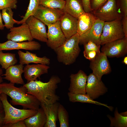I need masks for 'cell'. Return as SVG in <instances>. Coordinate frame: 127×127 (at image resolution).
I'll return each mask as SVG.
<instances>
[{
    "label": "cell",
    "mask_w": 127,
    "mask_h": 127,
    "mask_svg": "<svg viewBox=\"0 0 127 127\" xmlns=\"http://www.w3.org/2000/svg\"><path fill=\"white\" fill-rule=\"evenodd\" d=\"M41 47V44L39 42L33 40L16 42L8 40L4 43H0V51L20 49L32 51L39 50Z\"/></svg>",
    "instance_id": "17"
},
{
    "label": "cell",
    "mask_w": 127,
    "mask_h": 127,
    "mask_svg": "<svg viewBox=\"0 0 127 127\" xmlns=\"http://www.w3.org/2000/svg\"><path fill=\"white\" fill-rule=\"evenodd\" d=\"M64 13L62 10L46 7L40 5L33 16L48 26L59 20Z\"/></svg>",
    "instance_id": "7"
},
{
    "label": "cell",
    "mask_w": 127,
    "mask_h": 127,
    "mask_svg": "<svg viewBox=\"0 0 127 127\" xmlns=\"http://www.w3.org/2000/svg\"><path fill=\"white\" fill-rule=\"evenodd\" d=\"M102 52L110 57H120L127 52V38H124L106 43L103 45Z\"/></svg>",
    "instance_id": "8"
},
{
    "label": "cell",
    "mask_w": 127,
    "mask_h": 127,
    "mask_svg": "<svg viewBox=\"0 0 127 127\" xmlns=\"http://www.w3.org/2000/svg\"><path fill=\"white\" fill-rule=\"evenodd\" d=\"M20 64L23 65L28 64L30 63L41 64L48 65L50 63V60L46 56L42 57L38 56L36 54L26 51L24 52L18 50Z\"/></svg>",
    "instance_id": "20"
},
{
    "label": "cell",
    "mask_w": 127,
    "mask_h": 127,
    "mask_svg": "<svg viewBox=\"0 0 127 127\" xmlns=\"http://www.w3.org/2000/svg\"><path fill=\"white\" fill-rule=\"evenodd\" d=\"M4 127H26L24 120H21L16 122L5 125Z\"/></svg>",
    "instance_id": "37"
},
{
    "label": "cell",
    "mask_w": 127,
    "mask_h": 127,
    "mask_svg": "<svg viewBox=\"0 0 127 127\" xmlns=\"http://www.w3.org/2000/svg\"><path fill=\"white\" fill-rule=\"evenodd\" d=\"M24 67V65L20 64L10 66L6 70L5 73L2 75L4 76L3 79L14 84H24V82L22 77Z\"/></svg>",
    "instance_id": "19"
},
{
    "label": "cell",
    "mask_w": 127,
    "mask_h": 127,
    "mask_svg": "<svg viewBox=\"0 0 127 127\" xmlns=\"http://www.w3.org/2000/svg\"><path fill=\"white\" fill-rule=\"evenodd\" d=\"M34 115L24 120L26 127H43L46 122V117L43 108L40 107Z\"/></svg>",
    "instance_id": "24"
},
{
    "label": "cell",
    "mask_w": 127,
    "mask_h": 127,
    "mask_svg": "<svg viewBox=\"0 0 127 127\" xmlns=\"http://www.w3.org/2000/svg\"><path fill=\"white\" fill-rule=\"evenodd\" d=\"M107 56L103 53L100 52L96 57L91 61L90 67L92 73L99 80L102 76L110 73L111 69Z\"/></svg>",
    "instance_id": "10"
},
{
    "label": "cell",
    "mask_w": 127,
    "mask_h": 127,
    "mask_svg": "<svg viewBox=\"0 0 127 127\" xmlns=\"http://www.w3.org/2000/svg\"><path fill=\"white\" fill-rule=\"evenodd\" d=\"M99 53L95 51L83 52L85 57L90 61L95 59L97 55Z\"/></svg>",
    "instance_id": "36"
},
{
    "label": "cell",
    "mask_w": 127,
    "mask_h": 127,
    "mask_svg": "<svg viewBox=\"0 0 127 127\" xmlns=\"http://www.w3.org/2000/svg\"><path fill=\"white\" fill-rule=\"evenodd\" d=\"M18 61L14 53H4L0 51V65L5 70L10 66L16 64Z\"/></svg>",
    "instance_id": "26"
},
{
    "label": "cell",
    "mask_w": 127,
    "mask_h": 127,
    "mask_svg": "<svg viewBox=\"0 0 127 127\" xmlns=\"http://www.w3.org/2000/svg\"><path fill=\"white\" fill-rule=\"evenodd\" d=\"M83 45L84 52L95 51L98 53L100 52V45H98L92 41H89Z\"/></svg>",
    "instance_id": "34"
},
{
    "label": "cell",
    "mask_w": 127,
    "mask_h": 127,
    "mask_svg": "<svg viewBox=\"0 0 127 127\" xmlns=\"http://www.w3.org/2000/svg\"><path fill=\"white\" fill-rule=\"evenodd\" d=\"M58 119L60 127H69L68 113L64 106L60 103L58 110Z\"/></svg>",
    "instance_id": "29"
},
{
    "label": "cell",
    "mask_w": 127,
    "mask_h": 127,
    "mask_svg": "<svg viewBox=\"0 0 127 127\" xmlns=\"http://www.w3.org/2000/svg\"><path fill=\"white\" fill-rule=\"evenodd\" d=\"M7 96L4 93L0 94V99L5 113L4 126L19 121L24 120L34 115L37 112V110L19 109L15 107L8 102Z\"/></svg>",
    "instance_id": "4"
},
{
    "label": "cell",
    "mask_w": 127,
    "mask_h": 127,
    "mask_svg": "<svg viewBox=\"0 0 127 127\" xmlns=\"http://www.w3.org/2000/svg\"><path fill=\"white\" fill-rule=\"evenodd\" d=\"M121 19L105 22L101 36L100 45L125 37Z\"/></svg>",
    "instance_id": "5"
},
{
    "label": "cell",
    "mask_w": 127,
    "mask_h": 127,
    "mask_svg": "<svg viewBox=\"0 0 127 127\" xmlns=\"http://www.w3.org/2000/svg\"><path fill=\"white\" fill-rule=\"evenodd\" d=\"M60 103L58 102L52 104L45 105L41 104L46 117V122L44 127H56L58 119V112Z\"/></svg>",
    "instance_id": "21"
},
{
    "label": "cell",
    "mask_w": 127,
    "mask_h": 127,
    "mask_svg": "<svg viewBox=\"0 0 127 127\" xmlns=\"http://www.w3.org/2000/svg\"><path fill=\"white\" fill-rule=\"evenodd\" d=\"M59 21L60 28L67 40L77 33V19L64 12Z\"/></svg>",
    "instance_id": "16"
},
{
    "label": "cell",
    "mask_w": 127,
    "mask_h": 127,
    "mask_svg": "<svg viewBox=\"0 0 127 127\" xmlns=\"http://www.w3.org/2000/svg\"><path fill=\"white\" fill-rule=\"evenodd\" d=\"M64 0H40V5L44 7L63 10L65 4Z\"/></svg>",
    "instance_id": "31"
},
{
    "label": "cell",
    "mask_w": 127,
    "mask_h": 127,
    "mask_svg": "<svg viewBox=\"0 0 127 127\" xmlns=\"http://www.w3.org/2000/svg\"><path fill=\"white\" fill-rule=\"evenodd\" d=\"M17 0H0V10L10 8H17Z\"/></svg>",
    "instance_id": "32"
},
{
    "label": "cell",
    "mask_w": 127,
    "mask_h": 127,
    "mask_svg": "<svg viewBox=\"0 0 127 127\" xmlns=\"http://www.w3.org/2000/svg\"><path fill=\"white\" fill-rule=\"evenodd\" d=\"M107 0H90V4L92 11H94L100 7L104 4Z\"/></svg>",
    "instance_id": "35"
},
{
    "label": "cell",
    "mask_w": 127,
    "mask_h": 127,
    "mask_svg": "<svg viewBox=\"0 0 127 127\" xmlns=\"http://www.w3.org/2000/svg\"><path fill=\"white\" fill-rule=\"evenodd\" d=\"M107 89L101 80H99L92 73L87 76L86 94L93 99L105 93Z\"/></svg>",
    "instance_id": "13"
},
{
    "label": "cell",
    "mask_w": 127,
    "mask_h": 127,
    "mask_svg": "<svg viewBox=\"0 0 127 127\" xmlns=\"http://www.w3.org/2000/svg\"><path fill=\"white\" fill-rule=\"evenodd\" d=\"M61 81L57 76L53 75L49 80L44 82L36 80L23 85L26 88L27 93L35 97L41 104L49 105L58 102L59 97L56 94L58 84Z\"/></svg>",
    "instance_id": "1"
},
{
    "label": "cell",
    "mask_w": 127,
    "mask_h": 127,
    "mask_svg": "<svg viewBox=\"0 0 127 127\" xmlns=\"http://www.w3.org/2000/svg\"><path fill=\"white\" fill-rule=\"evenodd\" d=\"M40 0H29V4L24 16L22 19L20 21L16 20V24H21L25 22L29 16H33L34 14L40 5Z\"/></svg>",
    "instance_id": "30"
},
{
    "label": "cell",
    "mask_w": 127,
    "mask_h": 127,
    "mask_svg": "<svg viewBox=\"0 0 127 127\" xmlns=\"http://www.w3.org/2000/svg\"><path fill=\"white\" fill-rule=\"evenodd\" d=\"M20 26L13 27L10 29V32L7 36L8 40L14 42H20L32 41V37L28 26L25 22L22 23Z\"/></svg>",
    "instance_id": "15"
},
{
    "label": "cell",
    "mask_w": 127,
    "mask_h": 127,
    "mask_svg": "<svg viewBox=\"0 0 127 127\" xmlns=\"http://www.w3.org/2000/svg\"><path fill=\"white\" fill-rule=\"evenodd\" d=\"M80 36L77 33L54 50L58 61L66 65H70L75 61L81 51L79 47Z\"/></svg>",
    "instance_id": "3"
},
{
    "label": "cell",
    "mask_w": 127,
    "mask_h": 127,
    "mask_svg": "<svg viewBox=\"0 0 127 127\" xmlns=\"http://www.w3.org/2000/svg\"><path fill=\"white\" fill-rule=\"evenodd\" d=\"M3 108L2 103L0 97V108Z\"/></svg>",
    "instance_id": "44"
},
{
    "label": "cell",
    "mask_w": 127,
    "mask_h": 127,
    "mask_svg": "<svg viewBox=\"0 0 127 127\" xmlns=\"http://www.w3.org/2000/svg\"><path fill=\"white\" fill-rule=\"evenodd\" d=\"M122 62L123 64L126 65L127 64V56H126L124 57L122 61Z\"/></svg>",
    "instance_id": "43"
},
{
    "label": "cell",
    "mask_w": 127,
    "mask_h": 127,
    "mask_svg": "<svg viewBox=\"0 0 127 127\" xmlns=\"http://www.w3.org/2000/svg\"><path fill=\"white\" fill-rule=\"evenodd\" d=\"M91 12L104 22L122 19L123 17L118 9L115 0H108L102 6Z\"/></svg>",
    "instance_id": "6"
},
{
    "label": "cell",
    "mask_w": 127,
    "mask_h": 127,
    "mask_svg": "<svg viewBox=\"0 0 127 127\" xmlns=\"http://www.w3.org/2000/svg\"><path fill=\"white\" fill-rule=\"evenodd\" d=\"M12 9L8 8L2 10L1 14L4 23V25L7 29H10L13 27L14 24H16V20L13 18L14 12Z\"/></svg>",
    "instance_id": "28"
},
{
    "label": "cell",
    "mask_w": 127,
    "mask_h": 127,
    "mask_svg": "<svg viewBox=\"0 0 127 127\" xmlns=\"http://www.w3.org/2000/svg\"><path fill=\"white\" fill-rule=\"evenodd\" d=\"M4 27V25L3 24V19L2 14L0 11V30H3Z\"/></svg>",
    "instance_id": "41"
},
{
    "label": "cell",
    "mask_w": 127,
    "mask_h": 127,
    "mask_svg": "<svg viewBox=\"0 0 127 127\" xmlns=\"http://www.w3.org/2000/svg\"><path fill=\"white\" fill-rule=\"evenodd\" d=\"M5 113L3 108H0V127H3L4 125Z\"/></svg>",
    "instance_id": "40"
},
{
    "label": "cell",
    "mask_w": 127,
    "mask_h": 127,
    "mask_svg": "<svg viewBox=\"0 0 127 127\" xmlns=\"http://www.w3.org/2000/svg\"><path fill=\"white\" fill-rule=\"evenodd\" d=\"M47 46L53 49L63 44L67 40L60 28L59 20L47 26Z\"/></svg>",
    "instance_id": "9"
},
{
    "label": "cell",
    "mask_w": 127,
    "mask_h": 127,
    "mask_svg": "<svg viewBox=\"0 0 127 127\" xmlns=\"http://www.w3.org/2000/svg\"><path fill=\"white\" fill-rule=\"evenodd\" d=\"M117 7L123 16H127V0H115Z\"/></svg>",
    "instance_id": "33"
},
{
    "label": "cell",
    "mask_w": 127,
    "mask_h": 127,
    "mask_svg": "<svg viewBox=\"0 0 127 127\" xmlns=\"http://www.w3.org/2000/svg\"><path fill=\"white\" fill-rule=\"evenodd\" d=\"M3 74V72L2 70L0 68V83L3 82V78L2 77V75Z\"/></svg>",
    "instance_id": "42"
},
{
    "label": "cell",
    "mask_w": 127,
    "mask_h": 127,
    "mask_svg": "<svg viewBox=\"0 0 127 127\" xmlns=\"http://www.w3.org/2000/svg\"><path fill=\"white\" fill-rule=\"evenodd\" d=\"M121 22L125 37L127 38V16H123L121 19Z\"/></svg>",
    "instance_id": "39"
},
{
    "label": "cell",
    "mask_w": 127,
    "mask_h": 127,
    "mask_svg": "<svg viewBox=\"0 0 127 127\" xmlns=\"http://www.w3.org/2000/svg\"><path fill=\"white\" fill-rule=\"evenodd\" d=\"M108 117L111 121V127H127V117L119 114L116 108L115 112V117L113 118L109 115Z\"/></svg>",
    "instance_id": "27"
},
{
    "label": "cell",
    "mask_w": 127,
    "mask_h": 127,
    "mask_svg": "<svg viewBox=\"0 0 127 127\" xmlns=\"http://www.w3.org/2000/svg\"><path fill=\"white\" fill-rule=\"evenodd\" d=\"M27 92L26 88L23 85L17 87L10 82L0 83V94L4 93L9 96L11 99L10 101L12 105H20L24 109L38 110L40 107V103Z\"/></svg>",
    "instance_id": "2"
},
{
    "label": "cell",
    "mask_w": 127,
    "mask_h": 127,
    "mask_svg": "<svg viewBox=\"0 0 127 127\" xmlns=\"http://www.w3.org/2000/svg\"><path fill=\"white\" fill-rule=\"evenodd\" d=\"M104 22L97 19L91 28L80 36L79 44H83L91 41L100 45V37Z\"/></svg>",
    "instance_id": "12"
},
{
    "label": "cell",
    "mask_w": 127,
    "mask_h": 127,
    "mask_svg": "<svg viewBox=\"0 0 127 127\" xmlns=\"http://www.w3.org/2000/svg\"><path fill=\"white\" fill-rule=\"evenodd\" d=\"M67 95L69 101L71 102H79L93 103L106 107L111 111L113 109L112 107L109 106L106 104L94 100L86 93L75 94L69 92L67 93Z\"/></svg>",
    "instance_id": "25"
},
{
    "label": "cell",
    "mask_w": 127,
    "mask_h": 127,
    "mask_svg": "<svg viewBox=\"0 0 127 127\" xmlns=\"http://www.w3.org/2000/svg\"><path fill=\"white\" fill-rule=\"evenodd\" d=\"M28 25L31 36L33 39L46 43L47 32L45 25L33 16L28 17L25 22Z\"/></svg>",
    "instance_id": "11"
},
{
    "label": "cell",
    "mask_w": 127,
    "mask_h": 127,
    "mask_svg": "<svg viewBox=\"0 0 127 127\" xmlns=\"http://www.w3.org/2000/svg\"><path fill=\"white\" fill-rule=\"evenodd\" d=\"M97 18L91 12H85L79 17L77 21V33L80 36L93 25Z\"/></svg>",
    "instance_id": "22"
},
{
    "label": "cell",
    "mask_w": 127,
    "mask_h": 127,
    "mask_svg": "<svg viewBox=\"0 0 127 127\" xmlns=\"http://www.w3.org/2000/svg\"><path fill=\"white\" fill-rule=\"evenodd\" d=\"M63 12L77 19L85 12L81 0H66Z\"/></svg>",
    "instance_id": "23"
},
{
    "label": "cell",
    "mask_w": 127,
    "mask_h": 127,
    "mask_svg": "<svg viewBox=\"0 0 127 127\" xmlns=\"http://www.w3.org/2000/svg\"><path fill=\"white\" fill-rule=\"evenodd\" d=\"M83 10L85 12H89L92 11L90 0H81Z\"/></svg>",
    "instance_id": "38"
},
{
    "label": "cell",
    "mask_w": 127,
    "mask_h": 127,
    "mask_svg": "<svg viewBox=\"0 0 127 127\" xmlns=\"http://www.w3.org/2000/svg\"><path fill=\"white\" fill-rule=\"evenodd\" d=\"M50 67L41 64H27L24 67V76L27 82L36 80L42 75L47 73Z\"/></svg>",
    "instance_id": "18"
},
{
    "label": "cell",
    "mask_w": 127,
    "mask_h": 127,
    "mask_svg": "<svg viewBox=\"0 0 127 127\" xmlns=\"http://www.w3.org/2000/svg\"><path fill=\"white\" fill-rule=\"evenodd\" d=\"M87 76L81 70L76 74H71L70 77V83L68 88L69 92L75 94L86 93Z\"/></svg>",
    "instance_id": "14"
}]
</instances>
